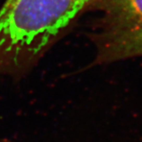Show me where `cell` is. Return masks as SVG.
Masks as SVG:
<instances>
[{"label": "cell", "instance_id": "2", "mask_svg": "<svg viewBox=\"0 0 142 142\" xmlns=\"http://www.w3.org/2000/svg\"><path fill=\"white\" fill-rule=\"evenodd\" d=\"M97 16L88 32L95 64L142 57V0H91Z\"/></svg>", "mask_w": 142, "mask_h": 142}, {"label": "cell", "instance_id": "1", "mask_svg": "<svg viewBox=\"0 0 142 142\" xmlns=\"http://www.w3.org/2000/svg\"><path fill=\"white\" fill-rule=\"evenodd\" d=\"M91 0H6L0 9V75L31 70L87 13Z\"/></svg>", "mask_w": 142, "mask_h": 142}]
</instances>
